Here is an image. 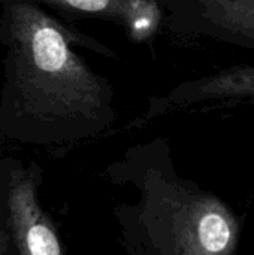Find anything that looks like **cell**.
Segmentation results:
<instances>
[{"label": "cell", "instance_id": "obj_4", "mask_svg": "<svg viewBox=\"0 0 254 255\" xmlns=\"http://www.w3.org/2000/svg\"><path fill=\"white\" fill-rule=\"evenodd\" d=\"M9 212L19 255H64L51 220L37 202L31 178L19 173L12 176Z\"/></svg>", "mask_w": 254, "mask_h": 255}, {"label": "cell", "instance_id": "obj_7", "mask_svg": "<svg viewBox=\"0 0 254 255\" xmlns=\"http://www.w3.org/2000/svg\"><path fill=\"white\" fill-rule=\"evenodd\" d=\"M7 242H9V238H7V233L6 230H0V255H6V250H7Z\"/></svg>", "mask_w": 254, "mask_h": 255}, {"label": "cell", "instance_id": "obj_5", "mask_svg": "<svg viewBox=\"0 0 254 255\" xmlns=\"http://www.w3.org/2000/svg\"><path fill=\"white\" fill-rule=\"evenodd\" d=\"M198 3L205 21L254 43V0H198Z\"/></svg>", "mask_w": 254, "mask_h": 255}, {"label": "cell", "instance_id": "obj_6", "mask_svg": "<svg viewBox=\"0 0 254 255\" xmlns=\"http://www.w3.org/2000/svg\"><path fill=\"white\" fill-rule=\"evenodd\" d=\"M66 12L96 15L111 19H129L138 0H31Z\"/></svg>", "mask_w": 254, "mask_h": 255}, {"label": "cell", "instance_id": "obj_3", "mask_svg": "<svg viewBox=\"0 0 254 255\" xmlns=\"http://www.w3.org/2000/svg\"><path fill=\"white\" fill-rule=\"evenodd\" d=\"M207 103H254V66H235L195 81L183 82L168 94L153 97L142 120L148 121L163 114Z\"/></svg>", "mask_w": 254, "mask_h": 255}, {"label": "cell", "instance_id": "obj_2", "mask_svg": "<svg viewBox=\"0 0 254 255\" xmlns=\"http://www.w3.org/2000/svg\"><path fill=\"white\" fill-rule=\"evenodd\" d=\"M4 96L34 123L79 137L115 121L112 88L72 49V33L31 0H0Z\"/></svg>", "mask_w": 254, "mask_h": 255}, {"label": "cell", "instance_id": "obj_1", "mask_svg": "<svg viewBox=\"0 0 254 255\" xmlns=\"http://www.w3.org/2000/svg\"><path fill=\"white\" fill-rule=\"evenodd\" d=\"M126 255H235L243 218L216 193L181 176L168 139L133 145L108 167Z\"/></svg>", "mask_w": 254, "mask_h": 255}]
</instances>
